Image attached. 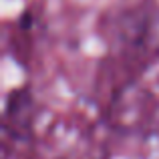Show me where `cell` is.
Listing matches in <instances>:
<instances>
[{"label":"cell","mask_w":159,"mask_h":159,"mask_svg":"<svg viewBox=\"0 0 159 159\" xmlns=\"http://www.w3.org/2000/svg\"><path fill=\"white\" fill-rule=\"evenodd\" d=\"M30 20H32V14L28 10H24L22 16H20V20H18L20 28H22V30H28V28H30Z\"/></svg>","instance_id":"obj_1"}]
</instances>
